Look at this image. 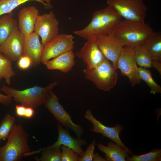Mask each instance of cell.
<instances>
[{
	"instance_id": "cell-1",
	"label": "cell",
	"mask_w": 161,
	"mask_h": 161,
	"mask_svg": "<svg viewBox=\"0 0 161 161\" xmlns=\"http://www.w3.org/2000/svg\"><path fill=\"white\" fill-rule=\"evenodd\" d=\"M121 18L112 7L108 5L94 11L88 24L82 29L74 31L73 33L87 40H96L113 33Z\"/></svg>"
},
{
	"instance_id": "cell-2",
	"label": "cell",
	"mask_w": 161,
	"mask_h": 161,
	"mask_svg": "<svg viewBox=\"0 0 161 161\" xmlns=\"http://www.w3.org/2000/svg\"><path fill=\"white\" fill-rule=\"evenodd\" d=\"M154 32L144 21L121 20L113 33L123 47L143 46Z\"/></svg>"
},
{
	"instance_id": "cell-3",
	"label": "cell",
	"mask_w": 161,
	"mask_h": 161,
	"mask_svg": "<svg viewBox=\"0 0 161 161\" xmlns=\"http://www.w3.org/2000/svg\"><path fill=\"white\" fill-rule=\"evenodd\" d=\"M57 85V82H55L49 83L45 87L35 86L23 90L3 85L1 90L21 105L34 109L44 105L47 97Z\"/></svg>"
},
{
	"instance_id": "cell-4",
	"label": "cell",
	"mask_w": 161,
	"mask_h": 161,
	"mask_svg": "<svg viewBox=\"0 0 161 161\" xmlns=\"http://www.w3.org/2000/svg\"><path fill=\"white\" fill-rule=\"evenodd\" d=\"M28 137L21 125L14 124L7 143L0 148V161L20 160L25 153L30 151Z\"/></svg>"
},
{
	"instance_id": "cell-5",
	"label": "cell",
	"mask_w": 161,
	"mask_h": 161,
	"mask_svg": "<svg viewBox=\"0 0 161 161\" xmlns=\"http://www.w3.org/2000/svg\"><path fill=\"white\" fill-rule=\"evenodd\" d=\"M109 60L105 58L97 66L86 69L83 72L86 78L92 82L96 87L104 91H108L116 84L117 74Z\"/></svg>"
},
{
	"instance_id": "cell-6",
	"label": "cell",
	"mask_w": 161,
	"mask_h": 161,
	"mask_svg": "<svg viewBox=\"0 0 161 161\" xmlns=\"http://www.w3.org/2000/svg\"><path fill=\"white\" fill-rule=\"evenodd\" d=\"M106 2L125 19L144 21L147 8L142 0H107Z\"/></svg>"
},
{
	"instance_id": "cell-7",
	"label": "cell",
	"mask_w": 161,
	"mask_h": 161,
	"mask_svg": "<svg viewBox=\"0 0 161 161\" xmlns=\"http://www.w3.org/2000/svg\"><path fill=\"white\" fill-rule=\"evenodd\" d=\"M58 98L52 92L44 105L59 123L66 129L72 131L78 138H80L84 133V129L80 125L75 124L69 114L60 103Z\"/></svg>"
},
{
	"instance_id": "cell-8",
	"label": "cell",
	"mask_w": 161,
	"mask_h": 161,
	"mask_svg": "<svg viewBox=\"0 0 161 161\" xmlns=\"http://www.w3.org/2000/svg\"><path fill=\"white\" fill-rule=\"evenodd\" d=\"M74 37L71 34H59L43 46L41 62L44 64L47 61L67 52L74 47Z\"/></svg>"
},
{
	"instance_id": "cell-9",
	"label": "cell",
	"mask_w": 161,
	"mask_h": 161,
	"mask_svg": "<svg viewBox=\"0 0 161 161\" xmlns=\"http://www.w3.org/2000/svg\"><path fill=\"white\" fill-rule=\"evenodd\" d=\"M117 69L120 70L121 75L128 78L132 87L141 83L134 47H123L118 61Z\"/></svg>"
},
{
	"instance_id": "cell-10",
	"label": "cell",
	"mask_w": 161,
	"mask_h": 161,
	"mask_svg": "<svg viewBox=\"0 0 161 161\" xmlns=\"http://www.w3.org/2000/svg\"><path fill=\"white\" fill-rule=\"evenodd\" d=\"M59 25L58 21L52 11L39 15L34 32L41 37L43 46L59 34Z\"/></svg>"
},
{
	"instance_id": "cell-11",
	"label": "cell",
	"mask_w": 161,
	"mask_h": 161,
	"mask_svg": "<svg viewBox=\"0 0 161 161\" xmlns=\"http://www.w3.org/2000/svg\"><path fill=\"white\" fill-rule=\"evenodd\" d=\"M24 38V35L17 27L0 44V53L11 61L18 60L23 55Z\"/></svg>"
},
{
	"instance_id": "cell-12",
	"label": "cell",
	"mask_w": 161,
	"mask_h": 161,
	"mask_svg": "<svg viewBox=\"0 0 161 161\" xmlns=\"http://www.w3.org/2000/svg\"><path fill=\"white\" fill-rule=\"evenodd\" d=\"M84 117L92 124V128L90 129L92 131L102 134L103 136L109 138L120 145L129 154H133L131 151L125 145L119 137V133L123 129L122 125L117 124L113 127L106 126L93 116L90 109L86 111Z\"/></svg>"
},
{
	"instance_id": "cell-13",
	"label": "cell",
	"mask_w": 161,
	"mask_h": 161,
	"mask_svg": "<svg viewBox=\"0 0 161 161\" xmlns=\"http://www.w3.org/2000/svg\"><path fill=\"white\" fill-rule=\"evenodd\" d=\"M96 42L105 58L112 61L113 66L117 69L118 60L123 47L113 33L98 39Z\"/></svg>"
},
{
	"instance_id": "cell-14",
	"label": "cell",
	"mask_w": 161,
	"mask_h": 161,
	"mask_svg": "<svg viewBox=\"0 0 161 161\" xmlns=\"http://www.w3.org/2000/svg\"><path fill=\"white\" fill-rule=\"evenodd\" d=\"M75 55L81 58L86 64L87 69H91L101 64L105 57L98 47L96 40H87Z\"/></svg>"
},
{
	"instance_id": "cell-15",
	"label": "cell",
	"mask_w": 161,
	"mask_h": 161,
	"mask_svg": "<svg viewBox=\"0 0 161 161\" xmlns=\"http://www.w3.org/2000/svg\"><path fill=\"white\" fill-rule=\"evenodd\" d=\"M57 127L58 133L57 140L52 145L44 148H60L61 146L63 145L72 148L79 156L82 157L84 151L82 149L81 146L86 145V141L80 138L72 137L68 130L64 129L59 123H57Z\"/></svg>"
},
{
	"instance_id": "cell-16",
	"label": "cell",
	"mask_w": 161,
	"mask_h": 161,
	"mask_svg": "<svg viewBox=\"0 0 161 161\" xmlns=\"http://www.w3.org/2000/svg\"><path fill=\"white\" fill-rule=\"evenodd\" d=\"M39 37L34 32L24 36L23 55L27 56L30 58L31 65L34 67L38 66L41 63L43 45L40 41Z\"/></svg>"
},
{
	"instance_id": "cell-17",
	"label": "cell",
	"mask_w": 161,
	"mask_h": 161,
	"mask_svg": "<svg viewBox=\"0 0 161 161\" xmlns=\"http://www.w3.org/2000/svg\"><path fill=\"white\" fill-rule=\"evenodd\" d=\"M39 14V10L33 6L24 7L19 11L18 14V27L24 36L34 32Z\"/></svg>"
},
{
	"instance_id": "cell-18",
	"label": "cell",
	"mask_w": 161,
	"mask_h": 161,
	"mask_svg": "<svg viewBox=\"0 0 161 161\" xmlns=\"http://www.w3.org/2000/svg\"><path fill=\"white\" fill-rule=\"evenodd\" d=\"M75 56L73 50H71L46 61L44 64L49 69L57 70L66 73L70 71L74 66Z\"/></svg>"
},
{
	"instance_id": "cell-19",
	"label": "cell",
	"mask_w": 161,
	"mask_h": 161,
	"mask_svg": "<svg viewBox=\"0 0 161 161\" xmlns=\"http://www.w3.org/2000/svg\"><path fill=\"white\" fill-rule=\"evenodd\" d=\"M97 148L105 154L108 161H125V158L129 157L128 152L121 146L112 141L109 142L107 146L100 143L97 144Z\"/></svg>"
},
{
	"instance_id": "cell-20",
	"label": "cell",
	"mask_w": 161,
	"mask_h": 161,
	"mask_svg": "<svg viewBox=\"0 0 161 161\" xmlns=\"http://www.w3.org/2000/svg\"><path fill=\"white\" fill-rule=\"evenodd\" d=\"M142 46L149 53L153 60L161 61L160 32H154Z\"/></svg>"
},
{
	"instance_id": "cell-21",
	"label": "cell",
	"mask_w": 161,
	"mask_h": 161,
	"mask_svg": "<svg viewBox=\"0 0 161 161\" xmlns=\"http://www.w3.org/2000/svg\"><path fill=\"white\" fill-rule=\"evenodd\" d=\"M18 22L14 18L13 13L0 16V44L4 42L14 29Z\"/></svg>"
},
{
	"instance_id": "cell-22",
	"label": "cell",
	"mask_w": 161,
	"mask_h": 161,
	"mask_svg": "<svg viewBox=\"0 0 161 161\" xmlns=\"http://www.w3.org/2000/svg\"><path fill=\"white\" fill-rule=\"evenodd\" d=\"M30 1H36L40 3L47 9H51L53 7L51 4H47L42 0H0V16L12 12L17 7Z\"/></svg>"
},
{
	"instance_id": "cell-23",
	"label": "cell",
	"mask_w": 161,
	"mask_h": 161,
	"mask_svg": "<svg viewBox=\"0 0 161 161\" xmlns=\"http://www.w3.org/2000/svg\"><path fill=\"white\" fill-rule=\"evenodd\" d=\"M42 152L40 157L37 159L41 161H61V152L60 148H40L38 150L25 153L24 156H27Z\"/></svg>"
},
{
	"instance_id": "cell-24",
	"label": "cell",
	"mask_w": 161,
	"mask_h": 161,
	"mask_svg": "<svg viewBox=\"0 0 161 161\" xmlns=\"http://www.w3.org/2000/svg\"><path fill=\"white\" fill-rule=\"evenodd\" d=\"M15 75L12 67V61L0 53V81L4 78L8 85L11 84V79Z\"/></svg>"
},
{
	"instance_id": "cell-25",
	"label": "cell",
	"mask_w": 161,
	"mask_h": 161,
	"mask_svg": "<svg viewBox=\"0 0 161 161\" xmlns=\"http://www.w3.org/2000/svg\"><path fill=\"white\" fill-rule=\"evenodd\" d=\"M135 57L137 65L139 67L148 69L151 67L152 59L142 46L134 47Z\"/></svg>"
},
{
	"instance_id": "cell-26",
	"label": "cell",
	"mask_w": 161,
	"mask_h": 161,
	"mask_svg": "<svg viewBox=\"0 0 161 161\" xmlns=\"http://www.w3.org/2000/svg\"><path fill=\"white\" fill-rule=\"evenodd\" d=\"M138 70L141 80H143L149 87L150 93H161V86L154 80L149 70L139 66Z\"/></svg>"
},
{
	"instance_id": "cell-27",
	"label": "cell",
	"mask_w": 161,
	"mask_h": 161,
	"mask_svg": "<svg viewBox=\"0 0 161 161\" xmlns=\"http://www.w3.org/2000/svg\"><path fill=\"white\" fill-rule=\"evenodd\" d=\"M14 117L7 114L0 123V139L5 140L7 139L15 121Z\"/></svg>"
},
{
	"instance_id": "cell-28",
	"label": "cell",
	"mask_w": 161,
	"mask_h": 161,
	"mask_svg": "<svg viewBox=\"0 0 161 161\" xmlns=\"http://www.w3.org/2000/svg\"><path fill=\"white\" fill-rule=\"evenodd\" d=\"M127 161H160L161 150L157 149L140 155H133L131 157H127Z\"/></svg>"
},
{
	"instance_id": "cell-29",
	"label": "cell",
	"mask_w": 161,
	"mask_h": 161,
	"mask_svg": "<svg viewBox=\"0 0 161 161\" xmlns=\"http://www.w3.org/2000/svg\"><path fill=\"white\" fill-rule=\"evenodd\" d=\"M61 161H77L79 156L72 148L62 145Z\"/></svg>"
},
{
	"instance_id": "cell-30",
	"label": "cell",
	"mask_w": 161,
	"mask_h": 161,
	"mask_svg": "<svg viewBox=\"0 0 161 161\" xmlns=\"http://www.w3.org/2000/svg\"><path fill=\"white\" fill-rule=\"evenodd\" d=\"M95 140H94L89 145L85 151L84 152L82 157L79 156L78 161H93L95 154L94 150L95 144Z\"/></svg>"
},
{
	"instance_id": "cell-31",
	"label": "cell",
	"mask_w": 161,
	"mask_h": 161,
	"mask_svg": "<svg viewBox=\"0 0 161 161\" xmlns=\"http://www.w3.org/2000/svg\"><path fill=\"white\" fill-rule=\"evenodd\" d=\"M17 65L20 69L22 70L27 69L31 66V59L27 56L23 55L18 60Z\"/></svg>"
},
{
	"instance_id": "cell-32",
	"label": "cell",
	"mask_w": 161,
	"mask_h": 161,
	"mask_svg": "<svg viewBox=\"0 0 161 161\" xmlns=\"http://www.w3.org/2000/svg\"><path fill=\"white\" fill-rule=\"evenodd\" d=\"M27 107L21 105H16L15 107L16 115L20 117H27Z\"/></svg>"
},
{
	"instance_id": "cell-33",
	"label": "cell",
	"mask_w": 161,
	"mask_h": 161,
	"mask_svg": "<svg viewBox=\"0 0 161 161\" xmlns=\"http://www.w3.org/2000/svg\"><path fill=\"white\" fill-rule=\"evenodd\" d=\"M12 97L7 95H4L0 93V103L5 105H8L12 102Z\"/></svg>"
},
{
	"instance_id": "cell-34",
	"label": "cell",
	"mask_w": 161,
	"mask_h": 161,
	"mask_svg": "<svg viewBox=\"0 0 161 161\" xmlns=\"http://www.w3.org/2000/svg\"><path fill=\"white\" fill-rule=\"evenodd\" d=\"M151 67H153L155 68L161 75V61L152 60L151 63Z\"/></svg>"
},
{
	"instance_id": "cell-35",
	"label": "cell",
	"mask_w": 161,
	"mask_h": 161,
	"mask_svg": "<svg viewBox=\"0 0 161 161\" xmlns=\"http://www.w3.org/2000/svg\"><path fill=\"white\" fill-rule=\"evenodd\" d=\"M93 161H106V159L103 158L100 156L97 153L95 154L94 157L93 158Z\"/></svg>"
},
{
	"instance_id": "cell-36",
	"label": "cell",
	"mask_w": 161,
	"mask_h": 161,
	"mask_svg": "<svg viewBox=\"0 0 161 161\" xmlns=\"http://www.w3.org/2000/svg\"><path fill=\"white\" fill-rule=\"evenodd\" d=\"M45 3L49 4H51V0H42Z\"/></svg>"
},
{
	"instance_id": "cell-37",
	"label": "cell",
	"mask_w": 161,
	"mask_h": 161,
	"mask_svg": "<svg viewBox=\"0 0 161 161\" xmlns=\"http://www.w3.org/2000/svg\"><path fill=\"white\" fill-rule=\"evenodd\" d=\"M1 140L0 139V143Z\"/></svg>"
}]
</instances>
